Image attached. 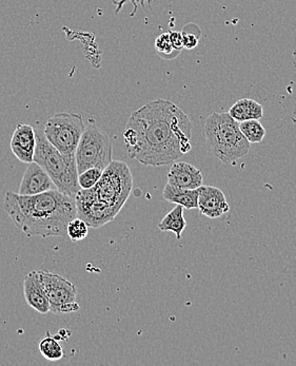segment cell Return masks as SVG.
Here are the masks:
<instances>
[{
  "mask_svg": "<svg viewBox=\"0 0 296 366\" xmlns=\"http://www.w3.org/2000/svg\"><path fill=\"white\" fill-rule=\"evenodd\" d=\"M191 121L182 109L156 99L132 113L123 135L130 159L160 167L191 151Z\"/></svg>",
  "mask_w": 296,
  "mask_h": 366,
  "instance_id": "6da1fadb",
  "label": "cell"
},
{
  "mask_svg": "<svg viewBox=\"0 0 296 366\" xmlns=\"http://www.w3.org/2000/svg\"><path fill=\"white\" fill-rule=\"evenodd\" d=\"M4 206L14 225L28 237L66 236L68 222L77 217L75 197L57 189L35 195L8 192Z\"/></svg>",
  "mask_w": 296,
  "mask_h": 366,
  "instance_id": "7a4b0ae2",
  "label": "cell"
},
{
  "mask_svg": "<svg viewBox=\"0 0 296 366\" xmlns=\"http://www.w3.org/2000/svg\"><path fill=\"white\" fill-rule=\"evenodd\" d=\"M205 148L224 164L234 165L250 151V143L229 113H212L204 126Z\"/></svg>",
  "mask_w": 296,
  "mask_h": 366,
  "instance_id": "3957f363",
  "label": "cell"
},
{
  "mask_svg": "<svg viewBox=\"0 0 296 366\" xmlns=\"http://www.w3.org/2000/svg\"><path fill=\"white\" fill-rule=\"evenodd\" d=\"M34 162L46 170L61 194L75 197L81 190L75 154H63L43 135H36Z\"/></svg>",
  "mask_w": 296,
  "mask_h": 366,
  "instance_id": "277c9868",
  "label": "cell"
},
{
  "mask_svg": "<svg viewBox=\"0 0 296 366\" xmlns=\"http://www.w3.org/2000/svg\"><path fill=\"white\" fill-rule=\"evenodd\" d=\"M133 189V177L129 166L121 161H112L90 192L101 203L118 214Z\"/></svg>",
  "mask_w": 296,
  "mask_h": 366,
  "instance_id": "5b68a950",
  "label": "cell"
},
{
  "mask_svg": "<svg viewBox=\"0 0 296 366\" xmlns=\"http://www.w3.org/2000/svg\"><path fill=\"white\" fill-rule=\"evenodd\" d=\"M112 154L113 147L109 135L94 124H90L85 128L75 151L78 174L90 168L105 170L113 161Z\"/></svg>",
  "mask_w": 296,
  "mask_h": 366,
  "instance_id": "8992f818",
  "label": "cell"
},
{
  "mask_svg": "<svg viewBox=\"0 0 296 366\" xmlns=\"http://www.w3.org/2000/svg\"><path fill=\"white\" fill-rule=\"evenodd\" d=\"M85 128L83 115L79 113H56L46 121L45 137L59 152L73 155Z\"/></svg>",
  "mask_w": 296,
  "mask_h": 366,
  "instance_id": "52a82bcc",
  "label": "cell"
},
{
  "mask_svg": "<svg viewBox=\"0 0 296 366\" xmlns=\"http://www.w3.org/2000/svg\"><path fill=\"white\" fill-rule=\"evenodd\" d=\"M39 280L50 303L53 314H70L79 310L76 287L61 274L49 270H39Z\"/></svg>",
  "mask_w": 296,
  "mask_h": 366,
  "instance_id": "ba28073f",
  "label": "cell"
},
{
  "mask_svg": "<svg viewBox=\"0 0 296 366\" xmlns=\"http://www.w3.org/2000/svg\"><path fill=\"white\" fill-rule=\"evenodd\" d=\"M77 217L92 228H99L113 221L117 212L93 195L90 189H81L75 195Z\"/></svg>",
  "mask_w": 296,
  "mask_h": 366,
  "instance_id": "9c48e42d",
  "label": "cell"
},
{
  "mask_svg": "<svg viewBox=\"0 0 296 366\" xmlns=\"http://www.w3.org/2000/svg\"><path fill=\"white\" fill-rule=\"evenodd\" d=\"M198 189V208L203 216L218 219L229 212L228 202L220 188L202 185Z\"/></svg>",
  "mask_w": 296,
  "mask_h": 366,
  "instance_id": "30bf717a",
  "label": "cell"
},
{
  "mask_svg": "<svg viewBox=\"0 0 296 366\" xmlns=\"http://www.w3.org/2000/svg\"><path fill=\"white\" fill-rule=\"evenodd\" d=\"M13 154L24 164L34 162L36 133L32 126L19 124L13 133L10 143Z\"/></svg>",
  "mask_w": 296,
  "mask_h": 366,
  "instance_id": "8fae6325",
  "label": "cell"
},
{
  "mask_svg": "<svg viewBox=\"0 0 296 366\" xmlns=\"http://www.w3.org/2000/svg\"><path fill=\"white\" fill-rule=\"evenodd\" d=\"M203 181L202 170L185 162H174L168 172V184L183 189H198Z\"/></svg>",
  "mask_w": 296,
  "mask_h": 366,
  "instance_id": "7c38bea8",
  "label": "cell"
},
{
  "mask_svg": "<svg viewBox=\"0 0 296 366\" xmlns=\"http://www.w3.org/2000/svg\"><path fill=\"white\" fill-rule=\"evenodd\" d=\"M55 187L51 177L46 170L39 164L32 162L29 164L28 168L24 172L21 186H19V194L35 195L52 190Z\"/></svg>",
  "mask_w": 296,
  "mask_h": 366,
  "instance_id": "4fadbf2b",
  "label": "cell"
},
{
  "mask_svg": "<svg viewBox=\"0 0 296 366\" xmlns=\"http://www.w3.org/2000/svg\"><path fill=\"white\" fill-rule=\"evenodd\" d=\"M24 294L26 303L30 307L39 312V314L46 315L50 312V303L41 280L39 272H31L26 274L24 281Z\"/></svg>",
  "mask_w": 296,
  "mask_h": 366,
  "instance_id": "5bb4252c",
  "label": "cell"
},
{
  "mask_svg": "<svg viewBox=\"0 0 296 366\" xmlns=\"http://www.w3.org/2000/svg\"><path fill=\"white\" fill-rule=\"evenodd\" d=\"M228 113L234 121L242 123V122L251 121V119L260 121L264 117V109L260 103L254 99H242L230 108Z\"/></svg>",
  "mask_w": 296,
  "mask_h": 366,
  "instance_id": "9a60e30c",
  "label": "cell"
},
{
  "mask_svg": "<svg viewBox=\"0 0 296 366\" xmlns=\"http://www.w3.org/2000/svg\"><path fill=\"white\" fill-rule=\"evenodd\" d=\"M165 201L183 206L185 209L198 208V189H183L167 183L163 190Z\"/></svg>",
  "mask_w": 296,
  "mask_h": 366,
  "instance_id": "2e32d148",
  "label": "cell"
},
{
  "mask_svg": "<svg viewBox=\"0 0 296 366\" xmlns=\"http://www.w3.org/2000/svg\"><path fill=\"white\" fill-rule=\"evenodd\" d=\"M183 209L185 208L180 205H176L169 214H167L160 223L158 224V228L163 232H173L176 236V239H182L183 230L185 229L187 222L183 217Z\"/></svg>",
  "mask_w": 296,
  "mask_h": 366,
  "instance_id": "e0dca14e",
  "label": "cell"
},
{
  "mask_svg": "<svg viewBox=\"0 0 296 366\" xmlns=\"http://www.w3.org/2000/svg\"><path fill=\"white\" fill-rule=\"evenodd\" d=\"M39 348L44 358L49 361H59L65 356V352L59 345L58 340L55 337L51 336L49 332L45 338L41 339Z\"/></svg>",
  "mask_w": 296,
  "mask_h": 366,
  "instance_id": "ac0fdd59",
  "label": "cell"
},
{
  "mask_svg": "<svg viewBox=\"0 0 296 366\" xmlns=\"http://www.w3.org/2000/svg\"><path fill=\"white\" fill-rule=\"evenodd\" d=\"M238 125H240V131H242L243 134L249 143L257 144L264 141L266 129L257 119L242 122V123H238Z\"/></svg>",
  "mask_w": 296,
  "mask_h": 366,
  "instance_id": "d6986e66",
  "label": "cell"
},
{
  "mask_svg": "<svg viewBox=\"0 0 296 366\" xmlns=\"http://www.w3.org/2000/svg\"><path fill=\"white\" fill-rule=\"evenodd\" d=\"M156 53L158 56L163 59H174L180 54V51L176 50L170 39L169 33H163L160 36L156 37L155 43H154Z\"/></svg>",
  "mask_w": 296,
  "mask_h": 366,
  "instance_id": "ffe728a7",
  "label": "cell"
},
{
  "mask_svg": "<svg viewBox=\"0 0 296 366\" xmlns=\"http://www.w3.org/2000/svg\"><path fill=\"white\" fill-rule=\"evenodd\" d=\"M183 39V49L187 50H192L198 46L202 36V31L200 26L194 22H189L185 24L182 30Z\"/></svg>",
  "mask_w": 296,
  "mask_h": 366,
  "instance_id": "44dd1931",
  "label": "cell"
},
{
  "mask_svg": "<svg viewBox=\"0 0 296 366\" xmlns=\"http://www.w3.org/2000/svg\"><path fill=\"white\" fill-rule=\"evenodd\" d=\"M67 234L72 242L83 241L89 234V226L78 217H74L68 222Z\"/></svg>",
  "mask_w": 296,
  "mask_h": 366,
  "instance_id": "7402d4cb",
  "label": "cell"
},
{
  "mask_svg": "<svg viewBox=\"0 0 296 366\" xmlns=\"http://www.w3.org/2000/svg\"><path fill=\"white\" fill-rule=\"evenodd\" d=\"M103 170L99 168H90L78 174V185L81 189H90L96 185Z\"/></svg>",
  "mask_w": 296,
  "mask_h": 366,
  "instance_id": "603a6c76",
  "label": "cell"
},
{
  "mask_svg": "<svg viewBox=\"0 0 296 366\" xmlns=\"http://www.w3.org/2000/svg\"><path fill=\"white\" fill-rule=\"evenodd\" d=\"M154 1H155V0H118V1H114V4L116 6V8H115V14H119L121 8H123L126 4L130 2V4H133L134 6L133 12L131 13V16H134L138 8H145L146 4L151 6L152 2Z\"/></svg>",
  "mask_w": 296,
  "mask_h": 366,
  "instance_id": "cb8c5ba5",
  "label": "cell"
},
{
  "mask_svg": "<svg viewBox=\"0 0 296 366\" xmlns=\"http://www.w3.org/2000/svg\"><path fill=\"white\" fill-rule=\"evenodd\" d=\"M168 33H169L170 39H171V43L173 44L174 48L182 52L183 49L182 32H178V31H170V32Z\"/></svg>",
  "mask_w": 296,
  "mask_h": 366,
  "instance_id": "d4e9b609",
  "label": "cell"
}]
</instances>
